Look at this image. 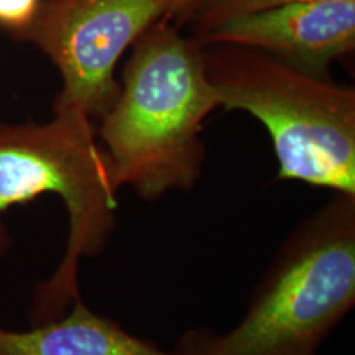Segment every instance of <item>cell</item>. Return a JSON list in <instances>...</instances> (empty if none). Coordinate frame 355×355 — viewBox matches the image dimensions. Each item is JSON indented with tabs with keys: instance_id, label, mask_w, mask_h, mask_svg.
<instances>
[{
	"instance_id": "6da1fadb",
	"label": "cell",
	"mask_w": 355,
	"mask_h": 355,
	"mask_svg": "<svg viewBox=\"0 0 355 355\" xmlns=\"http://www.w3.org/2000/svg\"><path fill=\"white\" fill-rule=\"evenodd\" d=\"M119 94L96 128L114 181L146 202L201 180L204 122L220 109L204 46L170 20H158L128 50Z\"/></svg>"
},
{
	"instance_id": "9c48e42d",
	"label": "cell",
	"mask_w": 355,
	"mask_h": 355,
	"mask_svg": "<svg viewBox=\"0 0 355 355\" xmlns=\"http://www.w3.org/2000/svg\"><path fill=\"white\" fill-rule=\"evenodd\" d=\"M40 3L42 0H0V30L17 42L33 21Z\"/></svg>"
},
{
	"instance_id": "8992f818",
	"label": "cell",
	"mask_w": 355,
	"mask_h": 355,
	"mask_svg": "<svg viewBox=\"0 0 355 355\" xmlns=\"http://www.w3.org/2000/svg\"><path fill=\"white\" fill-rule=\"evenodd\" d=\"M194 38L202 46L224 43L252 48L331 78L332 63L355 50V0L291 3L229 20Z\"/></svg>"
},
{
	"instance_id": "30bf717a",
	"label": "cell",
	"mask_w": 355,
	"mask_h": 355,
	"mask_svg": "<svg viewBox=\"0 0 355 355\" xmlns=\"http://www.w3.org/2000/svg\"><path fill=\"white\" fill-rule=\"evenodd\" d=\"M166 7V20H171L178 12L183 8L189 0H162Z\"/></svg>"
},
{
	"instance_id": "7a4b0ae2",
	"label": "cell",
	"mask_w": 355,
	"mask_h": 355,
	"mask_svg": "<svg viewBox=\"0 0 355 355\" xmlns=\"http://www.w3.org/2000/svg\"><path fill=\"white\" fill-rule=\"evenodd\" d=\"M94 123L78 109H55L42 123L0 121V259L15 245L6 222L12 209L51 194L68 216L64 254L33 290L32 326L63 316L81 295V261L99 257L117 229L121 189Z\"/></svg>"
},
{
	"instance_id": "5b68a950",
	"label": "cell",
	"mask_w": 355,
	"mask_h": 355,
	"mask_svg": "<svg viewBox=\"0 0 355 355\" xmlns=\"http://www.w3.org/2000/svg\"><path fill=\"white\" fill-rule=\"evenodd\" d=\"M158 20H166L162 0H42L17 42L37 46L60 74L53 110L78 109L97 122L119 94V63Z\"/></svg>"
},
{
	"instance_id": "3957f363",
	"label": "cell",
	"mask_w": 355,
	"mask_h": 355,
	"mask_svg": "<svg viewBox=\"0 0 355 355\" xmlns=\"http://www.w3.org/2000/svg\"><path fill=\"white\" fill-rule=\"evenodd\" d=\"M355 304V194L332 193L279 245L227 332H186L178 355H318Z\"/></svg>"
},
{
	"instance_id": "277c9868",
	"label": "cell",
	"mask_w": 355,
	"mask_h": 355,
	"mask_svg": "<svg viewBox=\"0 0 355 355\" xmlns=\"http://www.w3.org/2000/svg\"><path fill=\"white\" fill-rule=\"evenodd\" d=\"M220 109L259 121L278 180L355 194V89L237 44L204 46Z\"/></svg>"
},
{
	"instance_id": "52a82bcc",
	"label": "cell",
	"mask_w": 355,
	"mask_h": 355,
	"mask_svg": "<svg viewBox=\"0 0 355 355\" xmlns=\"http://www.w3.org/2000/svg\"><path fill=\"white\" fill-rule=\"evenodd\" d=\"M0 355H178L92 311L79 295L53 321L13 331L0 326Z\"/></svg>"
},
{
	"instance_id": "ba28073f",
	"label": "cell",
	"mask_w": 355,
	"mask_h": 355,
	"mask_svg": "<svg viewBox=\"0 0 355 355\" xmlns=\"http://www.w3.org/2000/svg\"><path fill=\"white\" fill-rule=\"evenodd\" d=\"M300 2L314 0H189L170 21L180 28L188 26L193 37H199L229 20Z\"/></svg>"
}]
</instances>
